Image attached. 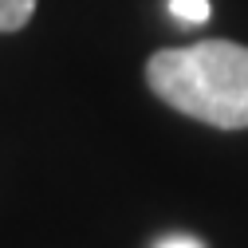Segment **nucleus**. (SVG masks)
Instances as JSON below:
<instances>
[{
  "mask_svg": "<svg viewBox=\"0 0 248 248\" xmlns=\"http://www.w3.org/2000/svg\"><path fill=\"white\" fill-rule=\"evenodd\" d=\"M146 83L166 107L217 130H248V47L201 40L162 47L146 63Z\"/></svg>",
  "mask_w": 248,
  "mask_h": 248,
  "instance_id": "obj_1",
  "label": "nucleus"
},
{
  "mask_svg": "<svg viewBox=\"0 0 248 248\" xmlns=\"http://www.w3.org/2000/svg\"><path fill=\"white\" fill-rule=\"evenodd\" d=\"M36 0H0V32H20L32 20Z\"/></svg>",
  "mask_w": 248,
  "mask_h": 248,
  "instance_id": "obj_2",
  "label": "nucleus"
},
{
  "mask_svg": "<svg viewBox=\"0 0 248 248\" xmlns=\"http://www.w3.org/2000/svg\"><path fill=\"white\" fill-rule=\"evenodd\" d=\"M170 12L181 20V24H205L213 4L209 0H170Z\"/></svg>",
  "mask_w": 248,
  "mask_h": 248,
  "instance_id": "obj_3",
  "label": "nucleus"
},
{
  "mask_svg": "<svg viewBox=\"0 0 248 248\" xmlns=\"http://www.w3.org/2000/svg\"><path fill=\"white\" fill-rule=\"evenodd\" d=\"M158 248H205L197 236H185V232H173V236H166V240H158Z\"/></svg>",
  "mask_w": 248,
  "mask_h": 248,
  "instance_id": "obj_4",
  "label": "nucleus"
}]
</instances>
